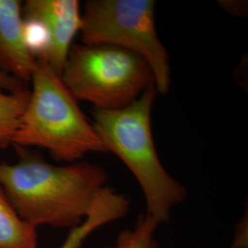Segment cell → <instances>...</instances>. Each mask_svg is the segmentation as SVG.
I'll return each instance as SVG.
<instances>
[{
    "instance_id": "8",
    "label": "cell",
    "mask_w": 248,
    "mask_h": 248,
    "mask_svg": "<svg viewBox=\"0 0 248 248\" xmlns=\"http://www.w3.org/2000/svg\"><path fill=\"white\" fill-rule=\"evenodd\" d=\"M130 210V201L110 186L101 189L89 210L86 219L69 232L62 245L57 248H80L94 232L126 216Z\"/></svg>"
},
{
    "instance_id": "6",
    "label": "cell",
    "mask_w": 248,
    "mask_h": 248,
    "mask_svg": "<svg viewBox=\"0 0 248 248\" xmlns=\"http://www.w3.org/2000/svg\"><path fill=\"white\" fill-rule=\"evenodd\" d=\"M22 18L40 21L45 27L50 46L45 59L61 76L72 47L80 32L82 18L78 0H27L22 3Z\"/></svg>"
},
{
    "instance_id": "2",
    "label": "cell",
    "mask_w": 248,
    "mask_h": 248,
    "mask_svg": "<svg viewBox=\"0 0 248 248\" xmlns=\"http://www.w3.org/2000/svg\"><path fill=\"white\" fill-rule=\"evenodd\" d=\"M157 94L151 87L123 108H95L92 124L107 152L122 160L140 185L145 214L161 224L169 222L173 209L186 200L187 192L164 168L155 145L151 118Z\"/></svg>"
},
{
    "instance_id": "5",
    "label": "cell",
    "mask_w": 248,
    "mask_h": 248,
    "mask_svg": "<svg viewBox=\"0 0 248 248\" xmlns=\"http://www.w3.org/2000/svg\"><path fill=\"white\" fill-rule=\"evenodd\" d=\"M154 0H89L81 13L82 44L110 45L134 53L147 62L159 94L171 85L169 53L155 26Z\"/></svg>"
},
{
    "instance_id": "7",
    "label": "cell",
    "mask_w": 248,
    "mask_h": 248,
    "mask_svg": "<svg viewBox=\"0 0 248 248\" xmlns=\"http://www.w3.org/2000/svg\"><path fill=\"white\" fill-rule=\"evenodd\" d=\"M21 9L19 0H0V68L29 84L37 59L27 45Z\"/></svg>"
},
{
    "instance_id": "4",
    "label": "cell",
    "mask_w": 248,
    "mask_h": 248,
    "mask_svg": "<svg viewBox=\"0 0 248 248\" xmlns=\"http://www.w3.org/2000/svg\"><path fill=\"white\" fill-rule=\"evenodd\" d=\"M61 78L78 101L102 110L123 108L155 87L142 57L110 45H72Z\"/></svg>"
},
{
    "instance_id": "11",
    "label": "cell",
    "mask_w": 248,
    "mask_h": 248,
    "mask_svg": "<svg viewBox=\"0 0 248 248\" xmlns=\"http://www.w3.org/2000/svg\"><path fill=\"white\" fill-rule=\"evenodd\" d=\"M158 225L155 219L143 214L133 228L123 231L115 244L106 248H158L155 236Z\"/></svg>"
},
{
    "instance_id": "13",
    "label": "cell",
    "mask_w": 248,
    "mask_h": 248,
    "mask_svg": "<svg viewBox=\"0 0 248 248\" xmlns=\"http://www.w3.org/2000/svg\"><path fill=\"white\" fill-rule=\"evenodd\" d=\"M220 6L231 15L243 17L248 11V3L245 1H220Z\"/></svg>"
},
{
    "instance_id": "10",
    "label": "cell",
    "mask_w": 248,
    "mask_h": 248,
    "mask_svg": "<svg viewBox=\"0 0 248 248\" xmlns=\"http://www.w3.org/2000/svg\"><path fill=\"white\" fill-rule=\"evenodd\" d=\"M31 90L16 93L0 92V148H8L18 131L30 99Z\"/></svg>"
},
{
    "instance_id": "9",
    "label": "cell",
    "mask_w": 248,
    "mask_h": 248,
    "mask_svg": "<svg viewBox=\"0 0 248 248\" xmlns=\"http://www.w3.org/2000/svg\"><path fill=\"white\" fill-rule=\"evenodd\" d=\"M0 248H40L37 229L21 219L1 185Z\"/></svg>"
},
{
    "instance_id": "12",
    "label": "cell",
    "mask_w": 248,
    "mask_h": 248,
    "mask_svg": "<svg viewBox=\"0 0 248 248\" xmlns=\"http://www.w3.org/2000/svg\"><path fill=\"white\" fill-rule=\"evenodd\" d=\"M28 89V84L18 79L0 68V92L16 93Z\"/></svg>"
},
{
    "instance_id": "3",
    "label": "cell",
    "mask_w": 248,
    "mask_h": 248,
    "mask_svg": "<svg viewBox=\"0 0 248 248\" xmlns=\"http://www.w3.org/2000/svg\"><path fill=\"white\" fill-rule=\"evenodd\" d=\"M31 82L30 99L11 145L45 149L54 159L67 163L91 153H107L60 75L47 62L37 60Z\"/></svg>"
},
{
    "instance_id": "1",
    "label": "cell",
    "mask_w": 248,
    "mask_h": 248,
    "mask_svg": "<svg viewBox=\"0 0 248 248\" xmlns=\"http://www.w3.org/2000/svg\"><path fill=\"white\" fill-rule=\"evenodd\" d=\"M14 147L18 162L0 163V185L21 219L36 229L81 224L108 186L106 170L86 161L55 166L31 148Z\"/></svg>"
}]
</instances>
